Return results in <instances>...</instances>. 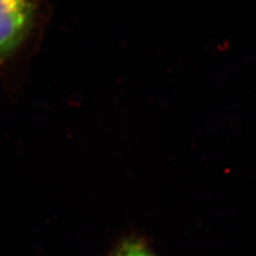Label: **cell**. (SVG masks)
<instances>
[{
	"label": "cell",
	"instance_id": "cell-1",
	"mask_svg": "<svg viewBox=\"0 0 256 256\" xmlns=\"http://www.w3.org/2000/svg\"><path fill=\"white\" fill-rule=\"evenodd\" d=\"M36 0H0V61L14 54L36 21Z\"/></svg>",
	"mask_w": 256,
	"mask_h": 256
},
{
	"label": "cell",
	"instance_id": "cell-2",
	"mask_svg": "<svg viewBox=\"0 0 256 256\" xmlns=\"http://www.w3.org/2000/svg\"><path fill=\"white\" fill-rule=\"evenodd\" d=\"M116 256H153L138 244H128L122 248Z\"/></svg>",
	"mask_w": 256,
	"mask_h": 256
},
{
	"label": "cell",
	"instance_id": "cell-3",
	"mask_svg": "<svg viewBox=\"0 0 256 256\" xmlns=\"http://www.w3.org/2000/svg\"><path fill=\"white\" fill-rule=\"evenodd\" d=\"M0 64H2V62H1V61H0Z\"/></svg>",
	"mask_w": 256,
	"mask_h": 256
}]
</instances>
